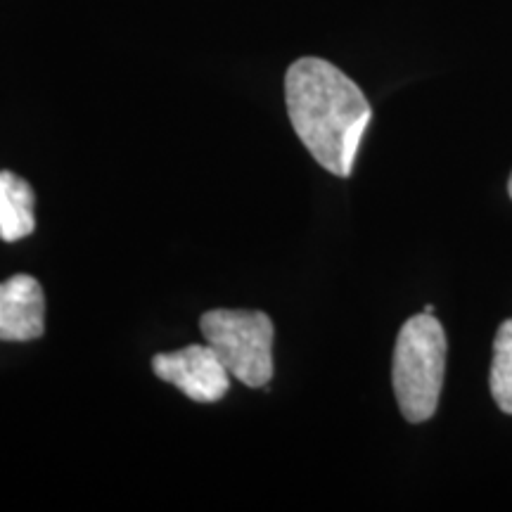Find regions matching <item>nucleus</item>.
Instances as JSON below:
<instances>
[{
  "mask_svg": "<svg viewBox=\"0 0 512 512\" xmlns=\"http://www.w3.org/2000/svg\"><path fill=\"white\" fill-rule=\"evenodd\" d=\"M285 102L294 133L311 157L330 174L347 178L373 119L361 88L335 64L302 57L285 74Z\"/></svg>",
  "mask_w": 512,
  "mask_h": 512,
  "instance_id": "1",
  "label": "nucleus"
},
{
  "mask_svg": "<svg viewBox=\"0 0 512 512\" xmlns=\"http://www.w3.org/2000/svg\"><path fill=\"white\" fill-rule=\"evenodd\" d=\"M446 335L432 313L408 318L396 337L392 382L403 418L413 425L437 413L444 387Z\"/></svg>",
  "mask_w": 512,
  "mask_h": 512,
  "instance_id": "2",
  "label": "nucleus"
},
{
  "mask_svg": "<svg viewBox=\"0 0 512 512\" xmlns=\"http://www.w3.org/2000/svg\"><path fill=\"white\" fill-rule=\"evenodd\" d=\"M200 328L235 380L252 389L271 382L275 328L264 311L211 309L202 313Z\"/></svg>",
  "mask_w": 512,
  "mask_h": 512,
  "instance_id": "3",
  "label": "nucleus"
},
{
  "mask_svg": "<svg viewBox=\"0 0 512 512\" xmlns=\"http://www.w3.org/2000/svg\"><path fill=\"white\" fill-rule=\"evenodd\" d=\"M152 370L159 380L174 384L178 392L197 403H216L228 394L230 373L209 344L157 354L152 358Z\"/></svg>",
  "mask_w": 512,
  "mask_h": 512,
  "instance_id": "4",
  "label": "nucleus"
},
{
  "mask_svg": "<svg viewBox=\"0 0 512 512\" xmlns=\"http://www.w3.org/2000/svg\"><path fill=\"white\" fill-rule=\"evenodd\" d=\"M46 330V297L36 278L17 273L0 283V339L31 342Z\"/></svg>",
  "mask_w": 512,
  "mask_h": 512,
  "instance_id": "5",
  "label": "nucleus"
},
{
  "mask_svg": "<svg viewBox=\"0 0 512 512\" xmlns=\"http://www.w3.org/2000/svg\"><path fill=\"white\" fill-rule=\"evenodd\" d=\"M34 202V190L24 178L0 171V240L17 242L34 233Z\"/></svg>",
  "mask_w": 512,
  "mask_h": 512,
  "instance_id": "6",
  "label": "nucleus"
},
{
  "mask_svg": "<svg viewBox=\"0 0 512 512\" xmlns=\"http://www.w3.org/2000/svg\"><path fill=\"white\" fill-rule=\"evenodd\" d=\"M489 384L498 408L512 415V318L505 320L496 332Z\"/></svg>",
  "mask_w": 512,
  "mask_h": 512,
  "instance_id": "7",
  "label": "nucleus"
},
{
  "mask_svg": "<svg viewBox=\"0 0 512 512\" xmlns=\"http://www.w3.org/2000/svg\"><path fill=\"white\" fill-rule=\"evenodd\" d=\"M508 192H510V197H512V174H510V181H508Z\"/></svg>",
  "mask_w": 512,
  "mask_h": 512,
  "instance_id": "8",
  "label": "nucleus"
}]
</instances>
